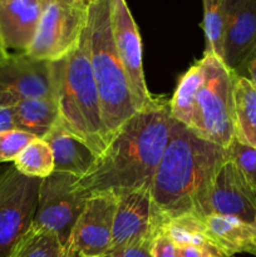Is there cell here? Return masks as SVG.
<instances>
[{
  "label": "cell",
  "instance_id": "obj_23",
  "mask_svg": "<svg viewBox=\"0 0 256 257\" xmlns=\"http://www.w3.org/2000/svg\"><path fill=\"white\" fill-rule=\"evenodd\" d=\"M14 167L28 177H48L54 172L52 150L44 140L35 138L15 158Z\"/></svg>",
  "mask_w": 256,
  "mask_h": 257
},
{
  "label": "cell",
  "instance_id": "obj_35",
  "mask_svg": "<svg viewBox=\"0 0 256 257\" xmlns=\"http://www.w3.org/2000/svg\"><path fill=\"white\" fill-rule=\"evenodd\" d=\"M7 2H10V0H0V4H2V3H7Z\"/></svg>",
  "mask_w": 256,
  "mask_h": 257
},
{
  "label": "cell",
  "instance_id": "obj_13",
  "mask_svg": "<svg viewBox=\"0 0 256 257\" xmlns=\"http://www.w3.org/2000/svg\"><path fill=\"white\" fill-rule=\"evenodd\" d=\"M256 58V0H228L222 60L240 75Z\"/></svg>",
  "mask_w": 256,
  "mask_h": 257
},
{
  "label": "cell",
  "instance_id": "obj_17",
  "mask_svg": "<svg viewBox=\"0 0 256 257\" xmlns=\"http://www.w3.org/2000/svg\"><path fill=\"white\" fill-rule=\"evenodd\" d=\"M43 140L48 143L54 158V172L83 177L94 165L98 156L82 140L73 135L58 120Z\"/></svg>",
  "mask_w": 256,
  "mask_h": 257
},
{
  "label": "cell",
  "instance_id": "obj_6",
  "mask_svg": "<svg viewBox=\"0 0 256 257\" xmlns=\"http://www.w3.org/2000/svg\"><path fill=\"white\" fill-rule=\"evenodd\" d=\"M87 0H50L25 54L37 60L55 62L78 45L88 20Z\"/></svg>",
  "mask_w": 256,
  "mask_h": 257
},
{
  "label": "cell",
  "instance_id": "obj_30",
  "mask_svg": "<svg viewBox=\"0 0 256 257\" xmlns=\"http://www.w3.org/2000/svg\"><path fill=\"white\" fill-rule=\"evenodd\" d=\"M178 257H202V247L188 245L177 247Z\"/></svg>",
  "mask_w": 256,
  "mask_h": 257
},
{
  "label": "cell",
  "instance_id": "obj_33",
  "mask_svg": "<svg viewBox=\"0 0 256 257\" xmlns=\"http://www.w3.org/2000/svg\"><path fill=\"white\" fill-rule=\"evenodd\" d=\"M10 53L8 52L7 49H5L4 44H3V40H2V37H0V63L4 62L5 59H7L8 57H9Z\"/></svg>",
  "mask_w": 256,
  "mask_h": 257
},
{
  "label": "cell",
  "instance_id": "obj_3",
  "mask_svg": "<svg viewBox=\"0 0 256 257\" xmlns=\"http://www.w3.org/2000/svg\"><path fill=\"white\" fill-rule=\"evenodd\" d=\"M50 73L59 122L99 156L109 143V137L102 119L85 32L69 54L50 62Z\"/></svg>",
  "mask_w": 256,
  "mask_h": 257
},
{
  "label": "cell",
  "instance_id": "obj_9",
  "mask_svg": "<svg viewBox=\"0 0 256 257\" xmlns=\"http://www.w3.org/2000/svg\"><path fill=\"white\" fill-rule=\"evenodd\" d=\"M118 197L114 193L90 196L65 245V257L109 255Z\"/></svg>",
  "mask_w": 256,
  "mask_h": 257
},
{
  "label": "cell",
  "instance_id": "obj_36",
  "mask_svg": "<svg viewBox=\"0 0 256 257\" xmlns=\"http://www.w3.org/2000/svg\"><path fill=\"white\" fill-rule=\"evenodd\" d=\"M102 257H110L109 255H107V256H102Z\"/></svg>",
  "mask_w": 256,
  "mask_h": 257
},
{
  "label": "cell",
  "instance_id": "obj_20",
  "mask_svg": "<svg viewBox=\"0 0 256 257\" xmlns=\"http://www.w3.org/2000/svg\"><path fill=\"white\" fill-rule=\"evenodd\" d=\"M201 79H202V72L198 60L180 78L175 94L170 100V110L173 119L178 120L190 130L193 125L195 98Z\"/></svg>",
  "mask_w": 256,
  "mask_h": 257
},
{
  "label": "cell",
  "instance_id": "obj_14",
  "mask_svg": "<svg viewBox=\"0 0 256 257\" xmlns=\"http://www.w3.org/2000/svg\"><path fill=\"white\" fill-rule=\"evenodd\" d=\"M207 212L208 216H231L256 226V192L231 161H226L216 176Z\"/></svg>",
  "mask_w": 256,
  "mask_h": 257
},
{
  "label": "cell",
  "instance_id": "obj_24",
  "mask_svg": "<svg viewBox=\"0 0 256 257\" xmlns=\"http://www.w3.org/2000/svg\"><path fill=\"white\" fill-rule=\"evenodd\" d=\"M163 228L177 247L188 245L202 247L207 242L203 217L193 213L170 218Z\"/></svg>",
  "mask_w": 256,
  "mask_h": 257
},
{
  "label": "cell",
  "instance_id": "obj_15",
  "mask_svg": "<svg viewBox=\"0 0 256 257\" xmlns=\"http://www.w3.org/2000/svg\"><path fill=\"white\" fill-rule=\"evenodd\" d=\"M50 0H10L0 4V37L5 49L25 53Z\"/></svg>",
  "mask_w": 256,
  "mask_h": 257
},
{
  "label": "cell",
  "instance_id": "obj_8",
  "mask_svg": "<svg viewBox=\"0 0 256 257\" xmlns=\"http://www.w3.org/2000/svg\"><path fill=\"white\" fill-rule=\"evenodd\" d=\"M77 181V176L64 172H53L42 178L33 221L35 225L54 232L64 248L87 202L78 192Z\"/></svg>",
  "mask_w": 256,
  "mask_h": 257
},
{
  "label": "cell",
  "instance_id": "obj_1",
  "mask_svg": "<svg viewBox=\"0 0 256 257\" xmlns=\"http://www.w3.org/2000/svg\"><path fill=\"white\" fill-rule=\"evenodd\" d=\"M170 102L157 99L138 110L112 137L105 150L83 177L77 190L83 198L98 193L115 196L151 190L156 170L170 137Z\"/></svg>",
  "mask_w": 256,
  "mask_h": 257
},
{
  "label": "cell",
  "instance_id": "obj_4",
  "mask_svg": "<svg viewBox=\"0 0 256 257\" xmlns=\"http://www.w3.org/2000/svg\"><path fill=\"white\" fill-rule=\"evenodd\" d=\"M84 32L102 119L110 142L117 131L138 110L113 40L109 0L89 4Z\"/></svg>",
  "mask_w": 256,
  "mask_h": 257
},
{
  "label": "cell",
  "instance_id": "obj_16",
  "mask_svg": "<svg viewBox=\"0 0 256 257\" xmlns=\"http://www.w3.org/2000/svg\"><path fill=\"white\" fill-rule=\"evenodd\" d=\"M207 242L226 257L248 253L256 257V226L231 216L203 217Z\"/></svg>",
  "mask_w": 256,
  "mask_h": 257
},
{
  "label": "cell",
  "instance_id": "obj_12",
  "mask_svg": "<svg viewBox=\"0 0 256 257\" xmlns=\"http://www.w3.org/2000/svg\"><path fill=\"white\" fill-rule=\"evenodd\" d=\"M35 98H55L50 62L13 53L0 63V107Z\"/></svg>",
  "mask_w": 256,
  "mask_h": 257
},
{
  "label": "cell",
  "instance_id": "obj_22",
  "mask_svg": "<svg viewBox=\"0 0 256 257\" xmlns=\"http://www.w3.org/2000/svg\"><path fill=\"white\" fill-rule=\"evenodd\" d=\"M202 25L206 38L205 54H212L222 59L228 0H202Z\"/></svg>",
  "mask_w": 256,
  "mask_h": 257
},
{
  "label": "cell",
  "instance_id": "obj_32",
  "mask_svg": "<svg viewBox=\"0 0 256 257\" xmlns=\"http://www.w3.org/2000/svg\"><path fill=\"white\" fill-rule=\"evenodd\" d=\"M202 257H226L221 251H218L217 248L213 245H211L210 242H206L202 246Z\"/></svg>",
  "mask_w": 256,
  "mask_h": 257
},
{
  "label": "cell",
  "instance_id": "obj_18",
  "mask_svg": "<svg viewBox=\"0 0 256 257\" xmlns=\"http://www.w3.org/2000/svg\"><path fill=\"white\" fill-rule=\"evenodd\" d=\"M233 135L238 142L256 148V84L233 73Z\"/></svg>",
  "mask_w": 256,
  "mask_h": 257
},
{
  "label": "cell",
  "instance_id": "obj_31",
  "mask_svg": "<svg viewBox=\"0 0 256 257\" xmlns=\"http://www.w3.org/2000/svg\"><path fill=\"white\" fill-rule=\"evenodd\" d=\"M241 75L248 78L253 84H256V58L251 60V62L246 65L243 72L241 73Z\"/></svg>",
  "mask_w": 256,
  "mask_h": 257
},
{
  "label": "cell",
  "instance_id": "obj_5",
  "mask_svg": "<svg viewBox=\"0 0 256 257\" xmlns=\"http://www.w3.org/2000/svg\"><path fill=\"white\" fill-rule=\"evenodd\" d=\"M202 79L195 98L191 131L203 140L227 148L233 135V73L221 58L203 54Z\"/></svg>",
  "mask_w": 256,
  "mask_h": 257
},
{
  "label": "cell",
  "instance_id": "obj_19",
  "mask_svg": "<svg viewBox=\"0 0 256 257\" xmlns=\"http://www.w3.org/2000/svg\"><path fill=\"white\" fill-rule=\"evenodd\" d=\"M17 130L35 138H43L59 120V108L55 98L27 99L13 105Z\"/></svg>",
  "mask_w": 256,
  "mask_h": 257
},
{
  "label": "cell",
  "instance_id": "obj_34",
  "mask_svg": "<svg viewBox=\"0 0 256 257\" xmlns=\"http://www.w3.org/2000/svg\"><path fill=\"white\" fill-rule=\"evenodd\" d=\"M95 2H98V0H87L88 4H92V3H95Z\"/></svg>",
  "mask_w": 256,
  "mask_h": 257
},
{
  "label": "cell",
  "instance_id": "obj_2",
  "mask_svg": "<svg viewBox=\"0 0 256 257\" xmlns=\"http://www.w3.org/2000/svg\"><path fill=\"white\" fill-rule=\"evenodd\" d=\"M226 161L225 148L172 118L167 146L151 186L160 212L167 220L186 213L208 216V197Z\"/></svg>",
  "mask_w": 256,
  "mask_h": 257
},
{
  "label": "cell",
  "instance_id": "obj_27",
  "mask_svg": "<svg viewBox=\"0 0 256 257\" xmlns=\"http://www.w3.org/2000/svg\"><path fill=\"white\" fill-rule=\"evenodd\" d=\"M153 257H178L177 246L175 245L170 236L166 233L165 228L158 233L152 242Z\"/></svg>",
  "mask_w": 256,
  "mask_h": 257
},
{
  "label": "cell",
  "instance_id": "obj_21",
  "mask_svg": "<svg viewBox=\"0 0 256 257\" xmlns=\"http://www.w3.org/2000/svg\"><path fill=\"white\" fill-rule=\"evenodd\" d=\"M9 257H65V248L54 232L32 223Z\"/></svg>",
  "mask_w": 256,
  "mask_h": 257
},
{
  "label": "cell",
  "instance_id": "obj_25",
  "mask_svg": "<svg viewBox=\"0 0 256 257\" xmlns=\"http://www.w3.org/2000/svg\"><path fill=\"white\" fill-rule=\"evenodd\" d=\"M225 150L227 160L236 166L246 183L256 192V148L243 145L233 138Z\"/></svg>",
  "mask_w": 256,
  "mask_h": 257
},
{
  "label": "cell",
  "instance_id": "obj_29",
  "mask_svg": "<svg viewBox=\"0 0 256 257\" xmlns=\"http://www.w3.org/2000/svg\"><path fill=\"white\" fill-rule=\"evenodd\" d=\"M17 130L13 107H0V132Z\"/></svg>",
  "mask_w": 256,
  "mask_h": 257
},
{
  "label": "cell",
  "instance_id": "obj_11",
  "mask_svg": "<svg viewBox=\"0 0 256 257\" xmlns=\"http://www.w3.org/2000/svg\"><path fill=\"white\" fill-rule=\"evenodd\" d=\"M109 10L115 49L127 75L136 108L142 110L155 104L157 99L150 94L146 84L140 32L125 0H109Z\"/></svg>",
  "mask_w": 256,
  "mask_h": 257
},
{
  "label": "cell",
  "instance_id": "obj_28",
  "mask_svg": "<svg viewBox=\"0 0 256 257\" xmlns=\"http://www.w3.org/2000/svg\"><path fill=\"white\" fill-rule=\"evenodd\" d=\"M152 242L153 241H143L127 246L115 252L110 253V257H153L152 256Z\"/></svg>",
  "mask_w": 256,
  "mask_h": 257
},
{
  "label": "cell",
  "instance_id": "obj_26",
  "mask_svg": "<svg viewBox=\"0 0 256 257\" xmlns=\"http://www.w3.org/2000/svg\"><path fill=\"white\" fill-rule=\"evenodd\" d=\"M34 140V136L19 130L0 132V163L14 162L19 153Z\"/></svg>",
  "mask_w": 256,
  "mask_h": 257
},
{
  "label": "cell",
  "instance_id": "obj_10",
  "mask_svg": "<svg viewBox=\"0 0 256 257\" xmlns=\"http://www.w3.org/2000/svg\"><path fill=\"white\" fill-rule=\"evenodd\" d=\"M167 221L153 202L151 190L119 195L113 220L109 255L135 243L153 241Z\"/></svg>",
  "mask_w": 256,
  "mask_h": 257
},
{
  "label": "cell",
  "instance_id": "obj_7",
  "mask_svg": "<svg viewBox=\"0 0 256 257\" xmlns=\"http://www.w3.org/2000/svg\"><path fill=\"white\" fill-rule=\"evenodd\" d=\"M40 181L23 175L14 166L0 172V257H9L32 226Z\"/></svg>",
  "mask_w": 256,
  "mask_h": 257
}]
</instances>
